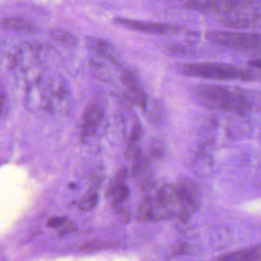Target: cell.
I'll use <instances>...</instances> for the list:
<instances>
[{
    "label": "cell",
    "instance_id": "obj_1",
    "mask_svg": "<svg viewBox=\"0 0 261 261\" xmlns=\"http://www.w3.org/2000/svg\"><path fill=\"white\" fill-rule=\"evenodd\" d=\"M195 95L203 105L220 111L244 113L251 107V102L247 95L234 88L201 85L196 87Z\"/></svg>",
    "mask_w": 261,
    "mask_h": 261
},
{
    "label": "cell",
    "instance_id": "obj_2",
    "mask_svg": "<svg viewBox=\"0 0 261 261\" xmlns=\"http://www.w3.org/2000/svg\"><path fill=\"white\" fill-rule=\"evenodd\" d=\"M180 71L190 76H197L208 80H240L252 81L257 79V73L249 68L239 67L225 63H188L180 66Z\"/></svg>",
    "mask_w": 261,
    "mask_h": 261
},
{
    "label": "cell",
    "instance_id": "obj_3",
    "mask_svg": "<svg viewBox=\"0 0 261 261\" xmlns=\"http://www.w3.org/2000/svg\"><path fill=\"white\" fill-rule=\"evenodd\" d=\"M207 38L219 45L243 49L261 51V35L253 33L236 32H213L207 35Z\"/></svg>",
    "mask_w": 261,
    "mask_h": 261
},
{
    "label": "cell",
    "instance_id": "obj_4",
    "mask_svg": "<svg viewBox=\"0 0 261 261\" xmlns=\"http://www.w3.org/2000/svg\"><path fill=\"white\" fill-rule=\"evenodd\" d=\"M114 22L124 29L144 33V34H151V35H166V34H173L180 30L179 27L169 23L163 22H154V21H145V20H137V19H129L123 17H117L114 19Z\"/></svg>",
    "mask_w": 261,
    "mask_h": 261
},
{
    "label": "cell",
    "instance_id": "obj_5",
    "mask_svg": "<svg viewBox=\"0 0 261 261\" xmlns=\"http://www.w3.org/2000/svg\"><path fill=\"white\" fill-rule=\"evenodd\" d=\"M120 82L123 86L125 97L130 102L138 104L145 109L148 103V97L138 75L129 69H123L120 74Z\"/></svg>",
    "mask_w": 261,
    "mask_h": 261
},
{
    "label": "cell",
    "instance_id": "obj_6",
    "mask_svg": "<svg viewBox=\"0 0 261 261\" xmlns=\"http://www.w3.org/2000/svg\"><path fill=\"white\" fill-rule=\"evenodd\" d=\"M249 0H187V6L203 11L229 12L248 7Z\"/></svg>",
    "mask_w": 261,
    "mask_h": 261
},
{
    "label": "cell",
    "instance_id": "obj_7",
    "mask_svg": "<svg viewBox=\"0 0 261 261\" xmlns=\"http://www.w3.org/2000/svg\"><path fill=\"white\" fill-rule=\"evenodd\" d=\"M87 48L94 53V56L104 59L116 66L120 64V56L117 48L110 42L96 37H87Z\"/></svg>",
    "mask_w": 261,
    "mask_h": 261
},
{
    "label": "cell",
    "instance_id": "obj_8",
    "mask_svg": "<svg viewBox=\"0 0 261 261\" xmlns=\"http://www.w3.org/2000/svg\"><path fill=\"white\" fill-rule=\"evenodd\" d=\"M104 115L103 107L98 103H91L85 110L81 134L83 138H89L97 132Z\"/></svg>",
    "mask_w": 261,
    "mask_h": 261
},
{
    "label": "cell",
    "instance_id": "obj_9",
    "mask_svg": "<svg viewBox=\"0 0 261 261\" xmlns=\"http://www.w3.org/2000/svg\"><path fill=\"white\" fill-rule=\"evenodd\" d=\"M0 28L4 31L20 34H33L37 31L36 25L27 18L20 16L5 17L0 21Z\"/></svg>",
    "mask_w": 261,
    "mask_h": 261
},
{
    "label": "cell",
    "instance_id": "obj_10",
    "mask_svg": "<svg viewBox=\"0 0 261 261\" xmlns=\"http://www.w3.org/2000/svg\"><path fill=\"white\" fill-rule=\"evenodd\" d=\"M125 175H126L125 168H121L119 170V172L116 174V176L109 189V193H110V196L112 198V201H113L115 207L118 205H121L127 199V197L129 195L128 187L124 184Z\"/></svg>",
    "mask_w": 261,
    "mask_h": 261
},
{
    "label": "cell",
    "instance_id": "obj_11",
    "mask_svg": "<svg viewBox=\"0 0 261 261\" xmlns=\"http://www.w3.org/2000/svg\"><path fill=\"white\" fill-rule=\"evenodd\" d=\"M214 261H261V245L224 254Z\"/></svg>",
    "mask_w": 261,
    "mask_h": 261
},
{
    "label": "cell",
    "instance_id": "obj_12",
    "mask_svg": "<svg viewBox=\"0 0 261 261\" xmlns=\"http://www.w3.org/2000/svg\"><path fill=\"white\" fill-rule=\"evenodd\" d=\"M50 36L55 42L59 43L60 45H62L64 47L72 48L77 45L76 37L67 31H64L61 29H56V30L51 31Z\"/></svg>",
    "mask_w": 261,
    "mask_h": 261
},
{
    "label": "cell",
    "instance_id": "obj_13",
    "mask_svg": "<svg viewBox=\"0 0 261 261\" xmlns=\"http://www.w3.org/2000/svg\"><path fill=\"white\" fill-rule=\"evenodd\" d=\"M145 111L147 112V115H148L149 119L154 121V122L161 118L162 110H161V107H160L159 103L156 102V101H153L151 103L148 101V103L145 107Z\"/></svg>",
    "mask_w": 261,
    "mask_h": 261
},
{
    "label": "cell",
    "instance_id": "obj_14",
    "mask_svg": "<svg viewBox=\"0 0 261 261\" xmlns=\"http://www.w3.org/2000/svg\"><path fill=\"white\" fill-rule=\"evenodd\" d=\"M97 203H98V194L97 192L92 191L80 202V208L83 211H90L97 205Z\"/></svg>",
    "mask_w": 261,
    "mask_h": 261
},
{
    "label": "cell",
    "instance_id": "obj_15",
    "mask_svg": "<svg viewBox=\"0 0 261 261\" xmlns=\"http://www.w3.org/2000/svg\"><path fill=\"white\" fill-rule=\"evenodd\" d=\"M142 155L141 148L139 146V143H130L127 142L126 148H125V156L132 160L138 158Z\"/></svg>",
    "mask_w": 261,
    "mask_h": 261
},
{
    "label": "cell",
    "instance_id": "obj_16",
    "mask_svg": "<svg viewBox=\"0 0 261 261\" xmlns=\"http://www.w3.org/2000/svg\"><path fill=\"white\" fill-rule=\"evenodd\" d=\"M67 223H70L69 219H67L66 217H57V216L50 218L47 222L48 226H51V227H61V226L67 225Z\"/></svg>",
    "mask_w": 261,
    "mask_h": 261
},
{
    "label": "cell",
    "instance_id": "obj_17",
    "mask_svg": "<svg viewBox=\"0 0 261 261\" xmlns=\"http://www.w3.org/2000/svg\"><path fill=\"white\" fill-rule=\"evenodd\" d=\"M142 137V128L139 123H136L132 129V133L128 137V141L130 143H139Z\"/></svg>",
    "mask_w": 261,
    "mask_h": 261
},
{
    "label": "cell",
    "instance_id": "obj_18",
    "mask_svg": "<svg viewBox=\"0 0 261 261\" xmlns=\"http://www.w3.org/2000/svg\"><path fill=\"white\" fill-rule=\"evenodd\" d=\"M103 247H111V244H107V243H98V242H90L85 244L82 248L84 250H97V249H101Z\"/></svg>",
    "mask_w": 261,
    "mask_h": 261
},
{
    "label": "cell",
    "instance_id": "obj_19",
    "mask_svg": "<svg viewBox=\"0 0 261 261\" xmlns=\"http://www.w3.org/2000/svg\"><path fill=\"white\" fill-rule=\"evenodd\" d=\"M104 178V172L102 169L98 168L94 171L93 175H92V180L93 182H95L96 185H98L99 182H101V180Z\"/></svg>",
    "mask_w": 261,
    "mask_h": 261
},
{
    "label": "cell",
    "instance_id": "obj_20",
    "mask_svg": "<svg viewBox=\"0 0 261 261\" xmlns=\"http://www.w3.org/2000/svg\"><path fill=\"white\" fill-rule=\"evenodd\" d=\"M5 105H6V95L2 90H0V117L3 114Z\"/></svg>",
    "mask_w": 261,
    "mask_h": 261
},
{
    "label": "cell",
    "instance_id": "obj_21",
    "mask_svg": "<svg viewBox=\"0 0 261 261\" xmlns=\"http://www.w3.org/2000/svg\"><path fill=\"white\" fill-rule=\"evenodd\" d=\"M151 154L153 156H156V157H158V156H160L162 154V149L160 148L158 143L152 145V147H151Z\"/></svg>",
    "mask_w": 261,
    "mask_h": 261
},
{
    "label": "cell",
    "instance_id": "obj_22",
    "mask_svg": "<svg viewBox=\"0 0 261 261\" xmlns=\"http://www.w3.org/2000/svg\"><path fill=\"white\" fill-rule=\"evenodd\" d=\"M250 64H251L252 66H254V67H258V68H260V69H261V59H255V60H252V61L250 62Z\"/></svg>",
    "mask_w": 261,
    "mask_h": 261
}]
</instances>
